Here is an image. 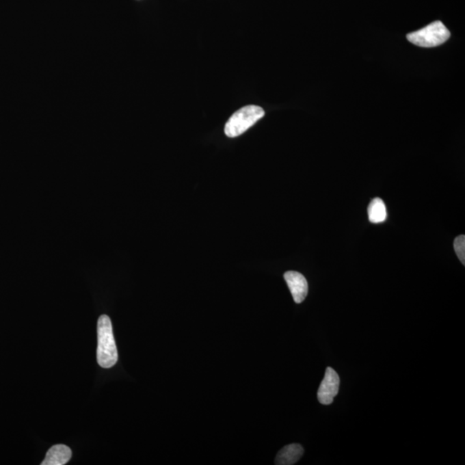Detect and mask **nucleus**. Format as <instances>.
I'll return each instance as SVG.
<instances>
[{
    "label": "nucleus",
    "mask_w": 465,
    "mask_h": 465,
    "mask_svg": "<svg viewBox=\"0 0 465 465\" xmlns=\"http://www.w3.org/2000/svg\"><path fill=\"white\" fill-rule=\"evenodd\" d=\"M118 360V349L111 319L107 315H101L98 321V363L103 368H111L114 367Z\"/></svg>",
    "instance_id": "obj_1"
},
{
    "label": "nucleus",
    "mask_w": 465,
    "mask_h": 465,
    "mask_svg": "<svg viewBox=\"0 0 465 465\" xmlns=\"http://www.w3.org/2000/svg\"><path fill=\"white\" fill-rule=\"evenodd\" d=\"M72 451L64 444H56L46 453L42 465H64L71 460Z\"/></svg>",
    "instance_id": "obj_6"
},
{
    "label": "nucleus",
    "mask_w": 465,
    "mask_h": 465,
    "mask_svg": "<svg viewBox=\"0 0 465 465\" xmlns=\"http://www.w3.org/2000/svg\"><path fill=\"white\" fill-rule=\"evenodd\" d=\"M450 31L444 23L435 21L426 27L407 36L408 41L423 48H434L446 42L450 38Z\"/></svg>",
    "instance_id": "obj_3"
},
{
    "label": "nucleus",
    "mask_w": 465,
    "mask_h": 465,
    "mask_svg": "<svg viewBox=\"0 0 465 465\" xmlns=\"http://www.w3.org/2000/svg\"><path fill=\"white\" fill-rule=\"evenodd\" d=\"M284 279L295 304L304 302L308 291V282L304 276L297 271H290L285 272Z\"/></svg>",
    "instance_id": "obj_5"
},
{
    "label": "nucleus",
    "mask_w": 465,
    "mask_h": 465,
    "mask_svg": "<svg viewBox=\"0 0 465 465\" xmlns=\"http://www.w3.org/2000/svg\"><path fill=\"white\" fill-rule=\"evenodd\" d=\"M454 250L456 252L457 256L461 263L465 265V237L464 235H460V237L455 239L454 241Z\"/></svg>",
    "instance_id": "obj_9"
},
{
    "label": "nucleus",
    "mask_w": 465,
    "mask_h": 465,
    "mask_svg": "<svg viewBox=\"0 0 465 465\" xmlns=\"http://www.w3.org/2000/svg\"><path fill=\"white\" fill-rule=\"evenodd\" d=\"M340 388V377L333 368L328 367L317 392L318 401L323 405L333 403Z\"/></svg>",
    "instance_id": "obj_4"
},
{
    "label": "nucleus",
    "mask_w": 465,
    "mask_h": 465,
    "mask_svg": "<svg viewBox=\"0 0 465 465\" xmlns=\"http://www.w3.org/2000/svg\"><path fill=\"white\" fill-rule=\"evenodd\" d=\"M369 220L372 224H381L386 220V205L381 198H374L368 207Z\"/></svg>",
    "instance_id": "obj_8"
},
{
    "label": "nucleus",
    "mask_w": 465,
    "mask_h": 465,
    "mask_svg": "<svg viewBox=\"0 0 465 465\" xmlns=\"http://www.w3.org/2000/svg\"><path fill=\"white\" fill-rule=\"evenodd\" d=\"M265 116L263 109L257 105L244 106L231 116L225 125L226 135L237 137L254 126Z\"/></svg>",
    "instance_id": "obj_2"
},
{
    "label": "nucleus",
    "mask_w": 465,
    "mask_h": 465,
    "mask_svg": "<svg viewBox=\"0 0 465 465\" xmlns=\"http://www.w3.org/2000/svg\"><path fill=\"white\" fill-rule=\"evenodd\" d=\"M304 448L299 444H291L284 447L278 453L275 464L278 465H292L297 463L304 455Z\"/></svg>",
    "instance_id": "obj_7"
}]
</instances>
